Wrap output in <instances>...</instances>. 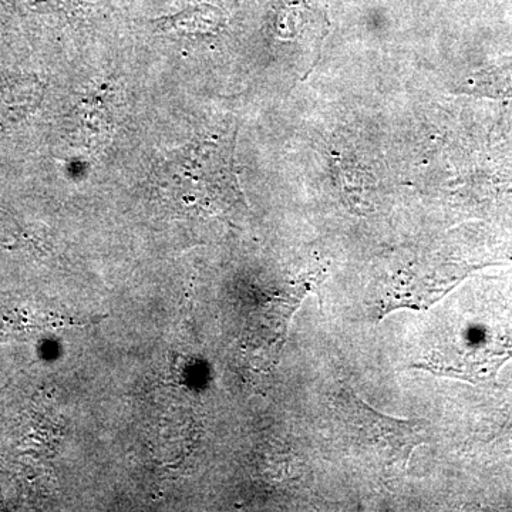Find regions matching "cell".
Masks as SVG:
<instances>
[{
    "label": "cell",
    "instance_id": "cell-5",
    "mask_svg": "<svg viewBox=\"0 0 512 512\" xmlns=\"http://www.w3.org/2000/svg\"><path fill=\"white\" fill-rule=\"evenodd\" d=\"M22 8L39 13L72 12L82 6V0H13Z\"/></svg>",
    "mask_w": 512,
    "mask_h": 512
},
{
    "label": "cell",
    "instance_id": "cell-1",
    "mask_svg": "<svg viewBox=\"0 0 512 512\" xmlns=\"http://www.w3.org/2000/svg\"><path fill=\"white\" fill-rule=\"evenodd\" d=\"M512 357V312L447 308L434 320L414 363L434 375L468 382L493 380L498 369Z\"/></svg>",
    "mask_w": 512,
    "mask_h": 512
},
{
    "label": "cell",
    "instance_id": "cell-3",
    "mask_svg": "<svg viewBox=\"0 0 512 512\" xmlns=\"http://www.w3.org/2000/svg\"><path fill=\"white\" fill-rule=\"evenodd\" d=\"M231 165L228 148L220 143H192L160 161L156 183L168 200L188 210H217L234 195Z\"/></svg>",
    "mask_w": 512,
    "mask_h": 512
},
{
    "label": "cell",
    "instance_id": "cell-4",
    "mask_svg": "<svg viewBox=\"0 0 512 512\" xmlns=\"http://www.w3.org/2000/svg\"><path fill=\"white\" fill-rule=\"evenodd\" d=\"M218 13L210 6H198V8H190L178 15L158 20L168 29H175L178 32H192L195 30H205L217 23Z\"/></svg>",
    "mask_w": 512,
    "mask_h": 512
},
{
    "label": "cell",
    "instance_id": "cell-2",
    "mask_svg": "<svg viewBox=\"0 0 512 512\" xmlns=\"http://www.w3.org/2000/svg\"><path fill=\"white\" fill-rule=\"evenodd\" d=\"M335 407L343 437L356 456L384 477L406 473L414 448L427 439L426 421L379 413L349 387L340 390Z\"/></svg>",
    "mask_w": 512,
    "mask_h": 512
}]
</instances>
